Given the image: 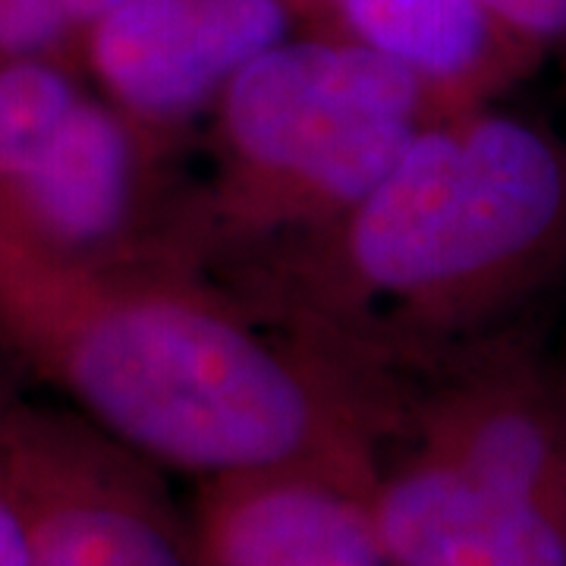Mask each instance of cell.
I'll return each instance as SVG.
<instances>
[{"mask_svg":"<svg viewBox=\"0 0 566 566\" xmlns=\"http://www.w3.org/2000/svg\"><path fill=\"white\" fill-rule=\"evenodd\" d=\"M158 145L102 95H82L32 158L0 177V237L73 262H126Z\"/></svg>","mask_w":566,"mask_h":566,"instance_id":"cell-6","label":"cell"},{"mask_svg":"<svg viewBox=\"0 0 566 566\" xmlns=\"http://www.w3.org/2000/svg\"><path fill=\"white\" fill-rule=\"evenodd\" d=\"M368 504L394 566H566V520L424 450L371 479Z\"/></svg>","mask_w":566,"mask_h":566,"instance_id":"cell-9","label":"cell"},{"mask_svg":"<svg viewBox=\"0 0 566 566\" xmlns=\"http://www.w3.org/2000/svg\"><path fill=\"white\" fill-rule=\"evenodd\" d=\"M566 520V409L516 353L488 349L419 416V447Z\"/></svg>","mask_w":566,"mask_h":566,"instance_id":"cell-8","label":"cell"},{"mask_svg":"<svg viewBox=\"0 0 566 566\" xmlns=\"http://www.w3.org/2000/svg\"><path fill=\"white\" fill-rule=\"evenodd\" d=\"M0 566H32V538L25 513L0 469Z\"/></svg>","mask_w":566,"mask_h":566,"instance_id":"cell-14","label":"cell"},{"mask_svg":"<svg viewBox=\"0 0 566 566\" xmlns=\"http://www.w3.org/2000/svg\"><path fill=\"white\" fill-rule=\"evenodd\" d=\"M214 114L211 214L237 243L324 233L447 107L403 63L346 35H290L243 66Z\"/></svg>","mask_w":566,"mask_h":566,"instance_id":"cell-3","label":"cell"},{"mask_svg":"<svg viewBox=\"0 0 566 566\" xmlns=\"http://www.w3.org/2000/svg\"><path fill=\"white\" fill-rule=\"evenodd\" d=\"M120 3L126 0H66V7H70V17L76 22V29H80V35L92 25V22H98L102 17H107L111 10H117Z\"/></svg>","mask_w":566,"mask_h":566,"instance_id":"cell-15","label":"cell"},{"mask_svg":"<svg viewBox=\"0 0 566 566\" xmlns=\"http://www.w3.org/2000/svg\"><path fill=\"white\" fill-rule=\"evenodd\" d=\"M0 334L151 465L205 482L271 469L375 479V409L349 375L199 283L0 237Z\"/></svg>","mask_w":566,"mask_h":566,"instance_id":"cell-1","label":"cell"},{"mask_svg":"<svg viewBox=\"0 0 566 566\" xmlns=\"http://www.w3.org/2000/svg\"><path fill=\"white\" fill-rule=\"evenodd\" d=\"M300 0H126L80 35L98 95L161 148L230 80L293 35Z\"/></svg>","mask_w":566,"mask_h":566,"instance_id":"cell-5","label":"cell"},{"mask_svg":"<svg viewBox=\"0 0 566 566\" xmlns=\"http://www.w3.org/2000/svg\"><path fill=\"white\" fill-rule=\"evenodd\" d=\"M85 95L73 66L57 57L0 63V177L32 158Z\"/></svg>","mask_w":566,"mask_h":566,"instance_id":"cell-11","label":"cell"},{"mask_svg":"<svg viewBox=\"0 0 566 566\" xmlns=\"http://www.w3.org/2000/svg\"><path fill=\"white\" fill-rule=\"evenodd\" d=\"M368 485L327 469L205 482L192 523L202 566H394Z\"/></svg>","mask_w":566,"mask_h":566,"instance_id":"cell-7","label":"cell"},{"mask_svg":"<svg viewBox=\"0 0 566 566\" xmlns=\"http://www.w3.org/2000/svg\"><path fill=\"white\" fill-rule=\"evenodd\" d=\"M513 35L545 51L566 41V0H482Z\"/></svg>","mask_w":566,"mask_h":566,"instance_id":"cell-13","label":"cell"},{"mask_svg":"<svg viewBox=\"0 0 566 566\" xmlns=\"http://www.w3.org/2000/svg\"><path fill=\"white\" fill-rule=\"evenodd\" d=\"M0 469L25 513L32 566H202L151 463L104 431L3 422Z\"/></svg>","mask_w":566,"mask_h":566,"instance_id":"cell-4","label":"cell"},{"mask_svg":"<svg viewBox=\"0 0 566 566\" xmlns=\"http://www.w3.org/2000/svg\"><path fill=\"white\" fill-rule=\"evenodd\" d=\"M337 35L403 63L447 111L485 104L538 61L482 0H303Z\"/></svg>","mask_w":566,"mask_h":566,"instance_id":"cell-10","label":"cell"},{"mask_svg":"<svg viewBox=\"0 0 566 566\" xmlns=\"http://www.w3.org/2000/svg\"><path fill=\"white\" fill-rule=\"evenodd\" d=\"M305 245L334 318L385 308L416 337L469 331L566 262V145L491 102L438 114Z\"/></svg>","mask_w":566,"mask_h":566,"instance_id":"cell-2","label":"cell"},{"mask_svg":"<svg viewBox=\"0 0 566 566\" xmlns=\"http://www.w3.org/2000/svg\"><path fill=\"white\" fill-rule=\"evenodd\" d=\"M80 48V29L66 0H0V63L29 57L66 61Z\"/></svg>","mask_w":566,"mask_h":566,"instance_id":"cell-12","label":"cell"}]
</instances>
